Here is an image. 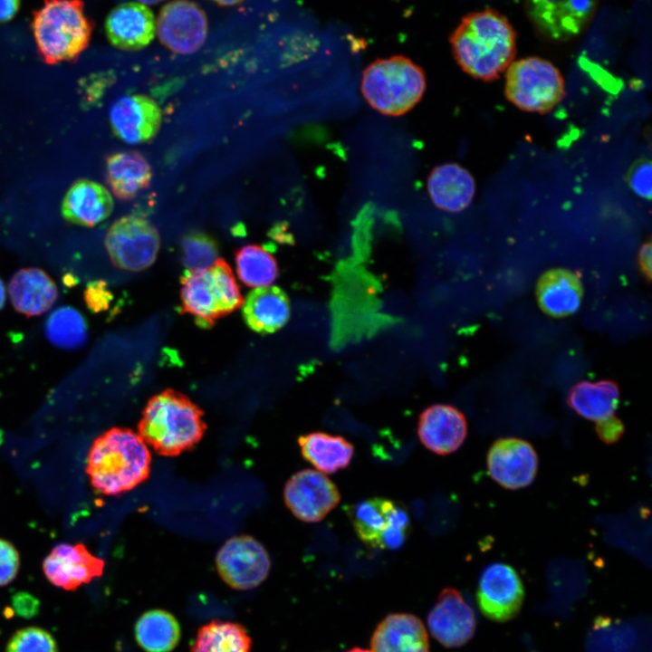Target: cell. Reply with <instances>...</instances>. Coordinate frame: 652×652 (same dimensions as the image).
Here are the masks:
<instances>
[{
    "instance_id": "cell-1",
    "label": "cell",
    "mask_w": 652,
    "mask_h": 652,
    "mask_svg": "<svg viewBox=\"0 0 652 652\" xmlns=\"http://www.w3.org/2000/svg\"><path fill=\"white\" fill-rule=\"evenodd\" d=\"M454 57L470 76L493 81L506 71L516 53V34L509 21L493 9L463 17L451 34Z\"/></svg>"
},
{
    "instance_id": "cell-2",
    "label": "cell",
    "mask_w": 652,
    "mask_h": 652,
    "mask_svg": "<svg viewBox=\"0 0 652 652\" xmlns=\"http://www.w3.org/2000/svg\"><path fill=\"white\" fill-rule=\"evenodd\" d=\"M151 455L140 436L124 427L110 428L95 438L87 457L91 486L106 495L129 492L145 482Z\"/></svg>"
},
{
    "instance_id": "cell-3",
    "label": "cell",
    "mask_w": 652,
    "mask_h": 652,
    "mask_svg": "<svg viewBox=\"0 0 652 652\" xmlns=\"http://www.w3.org/2000/svg\"><path fill=\"white\" fill-rule=\"evenodd\" d=\"M206 429L203 413L196 404L166 390L148 402L138 434L158 455L177 456L194 448Z\"/></svg>"
},
{
    "instance_id": "cell-4",
    "label": "cell",
    "mask_w": 652,
    "mask_h": 652,
    "mask_svg": "<svg viewBox=\"0 0 652 652\" xmlns=\"http://www.w3.org/2000/svg\"><path fill=\"white\" fill-rule=\"evenodd\" d=\"M38 53L47 64L72 62L87 48L92 24L82 0H43L32 21Z\"/></svg>"
},
{
    "instance_id": "cell-5",
    "label": "cell",
    "mask_w": 652,
    "mask_h": 652,
    "mask_svg": "<svg viewBox=\"0 0 652 652\" xmlns=\"http://www.w3.org/2000/svg\"><path fill=\"white\" fill-rule=\"evenodd\" d=\"M361 92L371 108L386 116H401L422 99L427 88L423 69L403 55L376 59L362 72Z\"/></svg>"
},
{
    "instance_id": "cell-6",
    "label": "cell",
    "mask_w": 652,
    "mask_h": 652,
    "mask_svg": "<svg viewBox=\"0 0 652 652\" xmlns=\"http://www.w3.org/2000/svg\"><path fill=\"white\" fill-rule=\"evenodd\" d=\"M181 300L184 309L202 327L212 325L242 303L239 286L223 260L206 270H187L181 279Z\"/></svg>"
},
{
    "instance_id": "cell-7",
    "label": "cell",
    "mask_w": 652,
    "mask_h": 652,
    "mask_svg": "<svg viewBox=\"0 0 652 652\" xmlns=\"http://www.w3.org/2000/svg\"><path fill=\"white\" fill-rule=\"evenodd\" d=\"M504 94L518 109L546 113L565 95L561 72L541 57H526L513 62L506 69Z\"/></svg>"
},
{
    "instance_id": "cell-8",
    "label": "cell",
    "mask_w": 652,
    "mask_h": 652,
    "mask_svg": "<svg viewBox=\"0 0 652 652\" xmlns=\"http://www.w3.org/2000/svg\"><path fill=\"white\" fill-rule=\"evenodd\" d=\"M104 243L115 266L138 272L155 262L160 238L158 229L149 220L129 215L112 223Z\"/></svg>"
},
{
    "instance_id": "cell-9",
    "label": "cell",
    "mask_w": 652,
    "mask_h": 652,
    "mask_svg": "<svg viewBox=\"0 0 652 652\" xmlns=\"http://www.w3.org/2000/svg\"><path fill=\"white\" fill-rule=\"evenodd\" d=\"M220 578L239 590L254 589L263 583L271 569L264 546L250 535H236L226 540L216 556Z\"/></svg>"
},
{
    "instance_id": "cell-10",
    "label": "cell",
    "mask_w": 652,
    "mask_h": 652,
    "mask_svg": "<svg viewBox=\"0 0 652 652\" xmlns=\"http://www.w3.org/2000/svg\"><path fill=\"white\" fill-rule=\"evenodd\" d=\"M284 503L304 523L323 520L340 503L336 484L321 472L303 469L293 474L283 488Z\"/></svg>"
},
{
    "instance_id": "cell-11",
    "label": "cell",
    "mask_w": 652,
    "mask_h": 652,
    "mask_svg": "<svg viewBox=\"0 0 652 652\" xmlns=\"http://www.w3.org/2000/svg\"><path fill=\"white\" fill-rule=\"evenodd\" d=\"M525 592L517 571L509 564L494 562L480 574L476 591L484 616L496 622L513 618L520 611Z\"/></svg>"
},
{
    "instance_id": "cell-12",
    "label": "cell",
    "mask_w": 652,
    "mask_h": 652,
    "mask_svg": "<svg viewBox=\"0 0 652 652\" xmlns=\"http://www.w3.org/2000/svg\"><path fill=\"white\" fill-rule=\"evenodd\" d=\"M156 28L158 38L168 50L191 54L204 44L208 30L205 11L190 0H174L160 10Z\"/></svg>"
},
{
    "instance_id": "cell-13",
    "label": "cell",
    "mask_w": 652,
    "mask_h": 652,
    "mask_svg": "<svg viewBox=\"0 0 652 652\" xmlns=\"http://www.w3.org/2000/svg\"><path fill=\"white\" fill-rule=\"evenodd\" d=\"M597 4L598 0H525V8L540 34L553 41H567L586 28Z\"/></svg>"
},
{
    "instance_id": "cell-14",
    "label": "cell",
    "mask_w": 652,
    "mask_h": 652,
    "mask_svg": "<svg viewBox=\"0 0 652 652\" xmlns=\"http://www.w3.org/2000/svg\"><path fill=\"white\" fill-rule=\"evenodd\" d=\"M486 464L491 477L510 490L530 485L538 471V456L533 446L516 437L494 441L488 450Z\"/></svg>"
},
{
    "instance_id": "cell-15",
    "label": "cell",
    "mask_w": 652,
    "mask_h": 652,
    "mask_svg": "<svg viewBox=\"0 0 652 652\" xmlns=\"http://www.w3.org/2000/svg\"><path fill=\"white\" fill-rule=\"evenodd\" d=\"M161 121L158 104L144 94L121 96L110 110L113 133L128 144H140L153 139L159 130Z\"/></svg>"
},
{
    "instance_id": "cell-16",
    "label": "cell",
    "mask_w": 652,
    "mask_h": 652,
    "mask_svg": "<svg viewBox=\"0 0 652 652\" xmlns=\"http://www.w3.org/2000/svg\"><path fill=\"white\" fill-rule=\"evenodd\" d=\"M105 562L82 543L55 545L43 562L47 580L55 587L74 590L103 574Z\"/></svg>"
},
{
    "instance_id": "cell-17",
    "label": "cell",
    "mask_w": 652,
    "mask_h": 652,
    "mask_svg": "<svg viewBox=\"0 0 652 652\" xmlns=\"http://www.w3.org/2000/svg\"><path fill=\"white\" fill-rule=\"evenodd\" d=\"M427 624L432 636L446 647H459L474 636L476 621L474 610L460 592L443 590L429 611Z\"/></svg>"
},
{
    "instance_id": "cell-18",
    "label": "cell",
    "mask_w": 652,
    "mask_h": 652,
    "mask_svg": "<svg viewBox=\"0 0 652 652\" xmlns=\"http://www.w3.org/2000/svg\"><path fill=\"white\" fill-rule=\"evenodd\" d=\"M465 415L447 404H434L422 411L417 423L420 442L431 452L446 455L455 452L467 436Z\"/></svg>"
},
{
    "instance_id": "cell-19",
    "label": "cell",
    "mask_w": 652,
    "mask_h": 652,
    "mask_svg": "<svg viewBox=\"0 0 652 652\" xmlns=\"http://www.w3.org/2000/svg\"><path fill=\"white\" fill-rule=\"evenodd\" d=\"M105 32L110 43L125 51H137L153 40L156 22L153 13L141 3H124L108 14Z\"/></svg>"
},
{
    "instance_id": "cell-20",
    "label": "cell",
    "mask_w": 652,
    "mask_h": 652,
    "mask_svg": "<svg viewBox=\"0 0 652 652\" xmlns=\"http://www.w3.org/2000/svg\"><path fill=\"white\" fill-rule=\"evenodd\" d=\"M535 295L540 309L545 314L564 318L579 311L584 288L577 273L567 268H552L538 279Z\"/></svg>"
},
{
    "instance_id": "cell-21",
    "label": "cell",
    "mask_w": 652,
    "mask_h": 652,
    "mask_svg": "<svg viewBox=\"0 0 652 652\" xmlns=\"http://www.w3.org/2000/svg\"><path fill=\"white\" fill-rule=\"evenodd\" d=\"M427 191L435 206L444 211L456 213L465 209L475 194L472 174L457 163L435 167L427 177Z\"/></svg>"
},
{
    "instance_id": "cell-22",
    "label": "cell",
    "mask_w": 652,
    "mask_h": 652,
    "mask_svg": "<svg viewBox=\"0 0 652 652\" xmlns=\"http://www.w3.org/2000/svg\"><path fill=\"white\" fill-rule=\"evenodd\" d=\"M112 211L110 193L102 185L90 179L75 181L62 203V214L65 220L85 227L97 225Z\"/></svg>"
},
{
    "instance_id": "cell-23",
    "label": "cell",
    "mask_w": 652,
    "mask_h": 652,
    "mask_svg": "<svg viewBox=\"0 0 652 652\" xmlns=\"http://www.w3.org/2000/svg\"><path fill=\"white\" fill-rule=\"evenodd\" d=\"M370 645L372 652H429L425 626L408 613L386 617L374 631Z\"/></svg>"
},
{
    "instance_id": "cell-24",
    "label": "cell",
    "mask_w": 652,
    "mask_h": 652,
    "mask_svg": "<svg viewBox=\"0 0 652 652\" xmlns=\"http://www.w3.org/2000/svg\"><path fill=\"white\" fill-rule=\"evenodd\" d=\"M14 309L27 316L47 312L58 297L57 287L50 276L39 268H24L12 277L8 286Z\"/></svg>"
},
{
    "instance_id": "cell-25",
    "label": "cell",
    "mask_w": 652,
    "mask_h": 652,
    "mask_svg": "<svg viewBox=\"0 0 652 652\" xmlns=\"http://www.w3.org/2000/svg\"><path fill=\"white\" fill-rule=\"evenodd\" d=\"M105 170L111 193L124 201L135 198L149 186L152 178L149 163L138 151L110 154L106 158Z\"/></svg>"
},
{
    "instance_id": "cell-26",
    "label": "cell",
    "mask_w": 652,
    "mask_h": 652,
    "mask_svg": "<svg viewBox=\"0 0 652 652\" xmlns=\"http://www.w3.org/2000/svg\"><path fill=\"white\" fill-rule=\"evenodd\" d=\"M243 316L249 328L258 333H273L289 320L290 302L279 287L266 286L250 292L243 304Z\"/></svg>"
},
{
    "instance_id": "cell-27",
    "label": "cell",
    "mask_w": 652,
    "mask_h": 652,
    "mask_svg": "<svg viewBox=\"0 0 652 652\" xmlns=\"http://www.w3.org/2000/svg\"><path fill=\"white\" fill-rule=\"evenodd\" d=\"M302 457L324 474L345 469L354 455V446L340 436L312 432L298 438Z\"/></svg>"
},
{
    "instance_id": "cell-28",
    "label": "cell",
    "mask_w": 652,
    "mask_h": 652,
    "mask_svg": "<svg viewBox=\"0 0 652 652\" xmlns=\"http://www.w3.org/2000/svg\"><path fill=\"white\" fill-rule=\"evenodd\" d=\"M619 403L618 385L609 379L581 380L571 387L567 404L580 417L599 421L614 415Z\"/></svg>"
},
{
    "instance_id": "cell-29",
    "label": "cell",
    "mask_w": 652,
    "mask_h": 652,
    "mask_svg": "<svg viewBox=\"0 0 652 652\" xmlns=\"http://www.w3.org/2000/svg\"><path fill=\"white\" fill-rule=\"evenodd\" d=\"M135 639L146 652H171L181 638V628L170 612L155 609L144 612L134 627Z\"/></svg>"
},
{
    "instance_id": "cell-30",
    "label": "cell",
    "mask_w": 652,
    "mask_h": 652,
    "mask_svg": "<svg viewBox=\"0 0 652 652\" xmlns=\"http://www.w3.org/2000/svg\"><path fill=\"white\" fill-rule=\"evenodd\" d=\"M252 639L240 623L213 619L197 632L190 652H251Z\"/></svg>"
},
{
    "instance_id": "cell-31",
    "label": "cell",
    "mask_w": 652,
    "mask_h": 652,
    "mask_svg": "<svg viewBox=\"0 0 652 652\" xmlns=\"http://www.w3.org/2000/svg\"><path fill=\"white\" fill-rule=\"evenodd\" d=\"M391 500L374 497L347 507V515L360 541L379 549L381 536L388 527V510Z\"/></svg>"
},
{
    "instance_id": "cell-32",
    "label": "cell",
    "mask_w": 652,
    "mask_h": 652,
    "mask_svg": "<svg viewBox=\"0 0 652 652\" xmlns=\"http://www.w3.org/2000/svg\"><path fill=\"white\" fill-rule=\"evenodd\" d=\"M235 266L240 280L250 287L270 286L278 275L274 257L257 244L241 247L235 254Z\"/></svg>"
},
{
    "instance_id": "cell-33",
    "label": "cell",
    "mask_w": 652,
    "mask_h": 652,
    "mask_svg": "<svg viewBox=\"0 0 652 652\" xmlns=\"http://www.w3.org/2000/svg\"><path fill=\"white\" fill-rule=\"evenodd\" d=\"M45 335L54 346L73 350L87 340V324L83 316L69 306L54 310L45 322Z\"/></svg>"
},
{
    "instance_id": "cell-34",
    "label": "cell",
    "mask_w": 652,
    "mask_h": 652,
    "mask_svg": "<svg viewBox=\"0 0 652 652\" xmlns=\"http://www.w3.org/2000/svg\"><path fill=\"white\" fill-rule=\"evenodd\" d=\"M181 253L187 271L208 269L218 260L216 241L203 232L187 234L181 242Z\"/></svg>"
},
{
    "instance_id": "cell-35",
    "label": "cell",
    "mask_w": 652,
    "mask_h": 652,
    "mask_svg": "<svg viewBox=\"0 0 652 652\" xmlns=\"http://www.w3.org/2000/svg\"><path fill=\"white\" fill-rule=\"evenodd\" d=\"M5 652H58V647L48 631L38 627H27L11 637Z\"/></svg>"
},
{
    "instance_id": "cell-36",
    "label": "cell",
    "mask_w": 652,
    "mask_h": 652,
    "mask_svg": "<svg viewBox=\"0 0 652 652\" xmlns=\"http://www.w3.org/2000/svg\"><path fill=\"white\" fill-rule=\"evenodd\" d=\"M651 163L647 159L636 162L628 174V183L638 197L649 200L652 188Z\"/></svg>"
},
{
    "instance_id": "cell-37",
    "label": "cell",
    "mask_w": 652,
    "mask_h": 652,
    "mask_svg": "<svg viewBox=\"0 0 652 652\" xmlns=\"http://www.w3.org/2000/svg\"><path fill=\"white\" fill-rule=\"evenodd\" d=\"M20 557L15 547L0 538V587L12 582L19 570Z\"/></svg>"
},
{
    "instance_id": "cell-38",
    "label": "cell",
    "mask_w": 652,
    "mask_h": 652,
    "mask_svg": "<svg viewBox=\"0 0 652 652\" xmlns=\"http://www.w3.org/2000/svg\"><path fill=\"white\" fill-rule=\"evenodd\" d=\"M113 295L104 281H93L87 284L84 291V301L90 311L101 312L106 311Z\"/></svg>"
},
{
    "instance_id": "cell-39",
    "label": "cell",
    "mask_w": 652,
    "mask_h": 652,
    "mask_svg": "<svg viewBox=\"0 0 652 652\" xmlns=\"http://www.w3.org/2000/svg\"><path fill=\"white\" fill-rule=\"evenodd\" d=\"M595 431L600 440L606 444L618 442L624 433L622 421L612 415L605 419L596 422Z\"/></svg>"
},
{
    "instance_id": "cell-40",
    "label": "cell",
    "mask_w": 652,
    "mask_h": 652,
    "mask_svg": "<svg viewBox=\"0 0 652 652\" xmlns=\"http://www.w3.org/2000/svg\"><path fill=\"white\" fill-rule=\"evenodd\" d=\"M108 85V80L95 75L81 82V97L87 105H92L98 101Z\"/></svg>"
},
{
    "instance_id": "cell-41",
    "label": "cell",
    "mask_w": 652,
    "mask_h": 652,
    "mask_svg": "<svg viewBox=\"0 0 652 652\" xmlns=\"http://www.w3.org/2000/svg\"><path fill=\"white\" fill-rule=\"evenodd\" d=\"M13 605L19 615L27 618L35 615L38 608L37 600L33 596L25 593H18L14 596Z\"/></svg>"
},
{
    "instance_id": "cell-42",
    "label": "cell",
    "mask_w": 652,
    "mask_h": 652,
    "mask_svg": "<svg viewBox=\"0 0 652 652\" xmlns=\"http://www.w3.org/2000/svg\"><path fill=\"white\" fill-rule=\"evenodd\" d=\"M638 264L645 280L651 281V240L645 242L638 250Z\"/></svg>"
},
{
    "instance_id": "cell-43",
    "label": "cell",
    "mask_w": 652,
    "mask_h": 652,
    "mask_svg": "<svg viewBox=\"0 0 652 652\" xmlns=\"http://www.w3.org/2000/svg\"><path fill=\"white\" fill-rule=\"evenodd\" d=\"M21 0H0V24L11 20L20 7Z\"/></svg>"
},
{
    "instance_id": "cell-44",
    "label": "cell",
    "mask_w": 652,
    "mask_h": 652,
    "mask_svg": "<svg viewBox=\"0 0 652 652\" xmlns=\"http://www.w3.org/2000/svg\"><path fill=\"white\" fill-rule=\"evenodd\" d=\"M212 1L222 6H231V5L239 4V3L243 2L244 0H212Z\"/></svg>"
},
{
    "instance_id": "cell-45",
    "label": "cell",
    "mask_w": 652,
    "mask_h": 652,
    "mask_svg": "<svg viewBox=\"0 0 652 652\" xmlns=\"http://www.w3.org/2000/svg\"><path fill=\"white\" fill-rule=\"evenodd\" d=\"M5 302V287L0 279V310L3 308Z\"/></svg>"
},
{
    "instance_id": "cell-46",
    "label": "cell",
    "mask_w": 652,
    "mask_h": 652,
    "mask_svg": "<svg viewBox=\"0 0 652 652\" xmlns=\"http://www.w3.org/2000/svg\"><path fill=\"white\" fill-rule=\"evenodd\" d=\"M138 1L143 5H154L162 0H138Z\"/></svg>"
},
{
    "instance_id": "cell-47",
    "label": "cell",
    "mask_w": 652,
    "mask_h": 652,
    "mask_svg": "<svg viewBox=\"0 0 652 652\" xmlns=\"http://www.w3.org/2000/svg\"><path fill=\"white\" fill-rule=\"evenodd\" d=\"M347 652H372V651H371V650H368V649L354 647V648H352V649H350V650H349V651H347Z\"/></svg>"
}]
</instances>
